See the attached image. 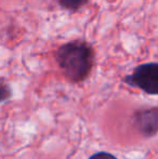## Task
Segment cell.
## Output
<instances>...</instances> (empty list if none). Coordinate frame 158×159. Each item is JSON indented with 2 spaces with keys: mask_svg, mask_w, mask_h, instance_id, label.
<instances>
[{
  "mask_svg": "<svg viewBox=\"0 0 158 159\" xmlns=\"http://www.w3.org/2000/svg\"><path fill=\"white\" fill-rule=\"evenodd\" d=\"M124 81L131 87L141 89L147 94L158 95V63H145L135 67Z\"/></svg>",
  "mask_w": 158,
  "mask_h": 159,
  "instance_id": "cell-2",
  "label": "cell"
},
{
  "mask_svg": "<svg viewBox=\"0 0 158 159\" xmlns=\"http://www.w3.org/2000/svg\"><path fill=\"white\" fill-rule=\"evenodd\" d=\"M55 59L70 82H80L88 77L92 69L94 52L87 42L75 40L60 47L55 52Z\"/></svg>",
  "mask_w": 158,
  "mask_h": 159,
  "instance_id": "cell-1",
  "label": "cell"
},
{
  "mask_svg": "<svg viewBox=\"0 0 158 159\" xmlns=\"http://www.w3.org/2000/svg\"><path fill=\"white\" fill-rule=\"evenodd\" d=\"M89 159H117V158L114 155H112V154L101 152V153H97L94 155H92Z\"/></svg>",
  "mask_w": 158,
  "mask_h": 159,
  "instance_id": "cell-5",
  "label": "cell"
},
{
  "mask_svg": "<svg viewBox=\"0 0 158 159\" xmlns=\"http://www.w3.org/2000/svg\"><path fill=\"white\" fill-rule=\"evenodd\" d=\"M11 96V90L8 86H6V84H2L1 86V101H6L7 98H9Z\"/></svg>",
  "mask_w": 158,
  "mask_h": 159,
  "instance_id": "cell-6",
  "label": "cell"
},
{
  "mask_svg": "<svg viewBox=\"0 0 158 159\" xmlns=\"http://www.w3.org/2000/svg\"><path fill=\"white\" fill-rule=\"evenodd\" d=\"M89 0H57L59 4L62 8L70 11H76L87 4Z\"/></svg>",
  "mask_w": 158,
  "mask_h": 159,
  "instance_id": "cell-4",
  "label": "cell"
},
{
  "mask_svg": "<svg viewBox=\"0 0 158 159\" xmlns=\"http://www.w3.org/2000/svg\"><path fill=\"white\" fill-rule=\"evenodd\" d=\"M133 124L143 136L150 138L158 132V107L138 109L133 114Z\"/></svg>",
  "mask_w": 158,
  "mask_h": 159,
  "instance_id": "cell-3",
  "label": "cell"
}]
</instances>
